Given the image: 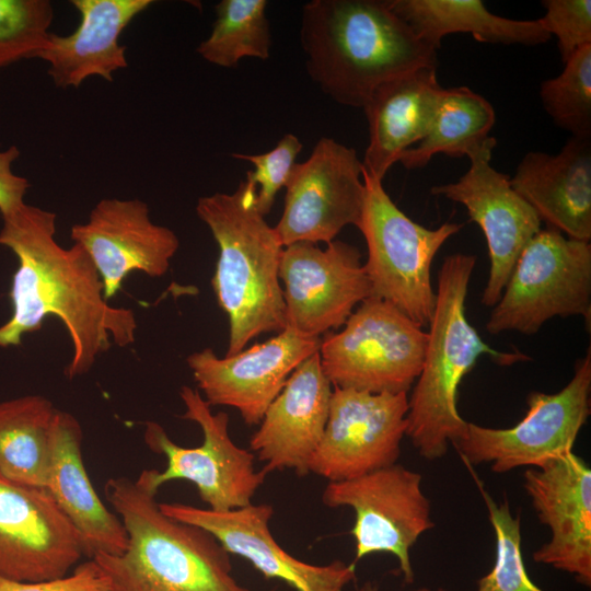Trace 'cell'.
<instances>
[{"label":"cell","mask_w":591,"mask_h":591,"mask_svg":"<svg viewBox=\"0 0 591 591\" xmlns=\"http://www.w3.org/2000/svg\"><path fill=\"white\" fill-rule=\"evenodd\" d=\"M279 279L286 327L312 337L341 327L372 296L361 253L338 240L325 248L308 242L285 246Z\"/></svg>","instance_id":"14"},{"label":"cell","mask_w":591,"mask_h":591,"mask_svg":"<svg viewBox=\"0 0 591 591\" xmlns=\"http://www.w3.org/2000/svg\"><path fill=\"white\" fill-rule=\"evenodd\" d=\"M495 119L493 105L467 86L443 89L425 137L404 151L398 162L416 170L439 153L468 157L490 137Z\"/></svg>","instance_id":"28"},{"label":"cell","mask_w":591,"mask_h":591,"mask_svg":"<svg viewBox=\"0 0 591 591\" xmlns=\"http://www.w3.org/2000/svg\"><path fill=\"white\" fill-rule=\"evenodd\" d=\"M302 143L293 134H286L275 148L260 154L233 153L232 157L254 165L246 181L256 186V206L265 217L271 210L277 193L286 186Z\"/></svg>","instance_id":"33"},{"label":"cell","mask_w":591,"mask_h":591,"mask_svg":"<svg viewBox=\"0 0 591 591\" xmlns=\"http://www.w3.org/2000/svg\"><path fill=\"white\" fill-rule=\"evenodd\" d=\"M443 88L437 68H420L376 86L362 109L369 128L363 171L379 179L426 135Z\"/></svg>","instance_id":"25"},{"label":"cell","mask_w":591,"mask_h":591,"mask_svg":"<svg viewBox=\"0 0 591 591\" xmlns=\"http://www.w3.org/2000/svg\"><path fill=\"white\" fill-rule=\"evenodd\" d=\"M510 184L548 228L591 241V138L570 137L556 154L528 152Z\"/></svg>","instance_id":"22"},{"label":"cell","mask_w":591,"mask_h":591,"mask_svg":"<svg viewBox=\"0 0 591 591\" xmlns=\"http://www.w3.org/2000/svg\"><path fill=\"white\" fill-rule=\"evenodd\" d=\"M359 591H379V586L376 583H373V582H366L360 589ZM415 591H449V590H445L443 588H438L436 590H431L427 587H424V588H419Z\"/></svg>","instance_id":"37"},{"label":"cell","mask_w":591,"mask_h":591,"mask_svg":"<svg viewBox=\"0 0 591 591\" xmlns=\"http://www.w3.org/2000/svg\"><path fill=\"white\" fill-rule=\"evenodd\" d=\"M390 5L419 38L437 50L442 38L454 33H468L477 42L503 45L534 46L551 38L538 20L496 15L480 0H390Z\"/></svg>","instance_id":"26"},{"label":"cell","mask_w":591,"mask_h":591,"mask_svg":"<svg viewBox=\"0 0 591 591\" xmlns=\"http://www.w3.org/2000/svg\"><path fill=\"white\" fill-rule=\"evenodd\" d=\"M160 509L171 518L206 530L230 555L245 558L265 578L281 580L296 591H343L356 578L354 563L312 565L283 549L269 529L274 514L270 505L251 503L222 512L184 503H160Z\"/></svg>","instance_id":"20"},{"label":"cell","mask_w":591,"mask_h":591,"mask_svg":"<svg viewBox=\"0 0 591 591\" xmlns=\"http://www.w3.org/2000/svg\"><path fill=\"white\" fill-rule=\"evenodd\" d=\"M285 205L274 227L282 244H326L349 224L357 227L364 199L363 165L356 151L322 137L310 157L296 163Z\"/></svg>","instance_id":"13"},{"label":"cell","mask_w":591,"mask_h":591,"mask_svg":"<svg viewBox=\"0 0 591 591\" xmlns=\"http://www.w3.org/2000/svg\"><path fill=\"white\" fill-rule=\"evenodd\" d=\"M407 412V393L374 394L334 386L309 473L341 482L396 464Z\"/></svg>","instance_id":"12"},{"label":"cell","mask_w":591,"mask_h":591,"mask_svg":"<svg viewBox=\"0 0 591 591\" xmlns=\"http://www.w3.org/2000/svg\"><path fill=\"white\" fill-rule=\"evenodd\" d=\"M256 186L242 181L231 194L198 198L196 213L209 228L219 256L211 279L229 320L225 356L243 350L260 334L286 328L279 266L283 246L256 206Z\"/></svg>","instance_id":"4"},{"label":"cell","mask_w":591,"mask_h":591,"mask_svg":"<svg viewBox=\"0 0 591 591\" xmlns=\"http://www.w3.org/2000/svg\"><path fill=\"white\" fill-rule=\"evenodd\" d=\"M494 529L496 556L491 570L477 581L476 591H544L530 578L521 549L520 515L514 517L507 499L497 503L477 482Z\"/></svg>","instance_id":"31"},{"label":"cell","mask_w":591,"mask_h":591,"mask_svg":"<svg viewBox=\"0 0 591 591\" xmlns=\"http://www.w3.org/2000/svg\"><path fill=\"white\" fill-rule=\"evenodd\" d=\"M179 396L185 406L182 418L196 422L204 440L199 447L184 448L172 441L159 424L146 422L143 439L147 447L166 457V468L157 473V485L190 482L200 499L213 511L251 505L267 473L255 468L253 452L232 441L227 413L212 414L201 393L190 386H182Z\"/></svg>","instance_id":"10"},{"label":"cell","mask_w":591,"mask_h":591,"mask_svg":"<svg viewBox=\"0 0 591 591\" xmlns=\"http://www.w3.org/2000/svg\"><path fill=\"white\" fill-rule=\"evenodd\" d=\"M85 556L82 536L45 488L0 474V577L45 581Z\"/></svg>","instance_id":"16"},{"label":"cell","mask_w":591,"mask_h":591,"mask_svg":"<svg viewBox=\"0 0 591 591\" xmlns=\"http://www.w3.org/2000/svg\"><path fill=\"white\" fill-rule=\"evenodd\" d=\"M320 337L286 327L264 343L218 357L209 347L186 361L209 406L237 409L246 425H258L293 370L318 351Z\"/></svg>","instance_id":"17"},{"label":"cell","mask_w":591,"mask_h":591,"mask_svg":"<svg viewBox=\"0 0 591 591\" xmlns=\"http://www.w3.org/2000/svg\"><path fill=\"white\" fill-rule=\"evenodd\" d=\"M363 182L364 199L357 228L368 248L363 266L372 296L392 303L420 327L428 326L436 305L433 258L463 224L445 222L437 229L425 228L393 202L382 179L363 171Z\"/></svg>","instance_id":"6"},{"label":"cell","mask_w":591,"mask_h":591,"mask_svg":"<svg viewBox=\"0 0 591 591\" xmlns=\"http://www.w3.org/2000/svg\"><path fill=\"white\" fill-rule=\"evenodd\" d=\"M53 19L48 0H0V68L38 58L49 42Z\"/></svg>","instance_id":"32"},{"label":"cell","mask_w":591,"mask_h":591,"mask_svg":"<svg viewBox=\"0 0 591 591\" xmlns=\"http://www.w3.org/2000/svg\"><path fill=\"white\" fill-rule=\"evenodd\" d=\"M545 14L537 19L544 30L556 36L565 63L581 47L591 44L590 0H543Z\"/></svg>","instance_id":"34"},{"label":"cell","mask_w":591,"mask_h":591,"mask_svg":"<svg viewBox=\"0 0 591 591\" xmlns=\"http://www.w3.org/2000/svg\"><path fill=\"white\" fill-rule=\"evenodd\" d=\"M265 0H221L215 7L210 35L197 47L206 61L236 67L242 58L266 60L270 56L271 34Z\"/></svg>","instance_id":"29"},{"label":"cell","mask_w":591,"mask_h":591,"mask_svg":"<svg viewBox=\"0 0 591 591\" xmlns=\"http://www.w3.org/2000/svg\"><path fill=\"white\" fill-rule=\"evenodd\" d=\"M524 417L510 428L468 422L454 447L466 463L490 465L502 474L522 466L537 467L572 452L591 413V348L575 364L571 380L556 393L531 392Z\"/></svg>","instance_id":"9"},{"label":"cell","mask_w":591,"mask_h":591,"mask_svg":"<svg viewBox=\"0 0 591 591\" xmlns=\"http://www.w3.org/2000/svg\"><path fill=\"white\" fill-rule=\"evenodd\" d=\"M591 323V244L542 229L521 252L486 329L532 335L555 316Z\"/></svg>","instance_id":"8"},{"label":"cell","mask_w":591,"mask_h":591,"mask_svg":"<svg viewBox=\"0 0 591 591\" xmlns=\"http://www.w3.org/2000/svg\"><path fill=\"white\" fill-rule=\"evenodd\" d=\"M70 237L89 254L107 301L132 271L164 276L179 247L175 232L151 221L148 205L137 198L101 199L84 223L71 227Z\"/></svg>","instance_id":"18"},{"label":"cell","mask_w":591,"mask_h":591,"mask_svg":"<svg viewBox=\"0 0 591 591\" xmlns=\"http://www.w3.org/2000/svg\"><path fill=\"white\" fill-rule=\"evenodd\" d=\"M21 152L16 146H10L5 150H0V213L9 215L20 208L25 201L24 196L30 187L28 181L16 175L13 163L19 159Z\"/></svg>","instance_id":"36"},{"label":"cell","mask_w":591,"mask_h":591,"mask_svg":"<svg viewBox=\"0 0 591 591\" xmlns=\"http://www.w3.org/2000/svg\"><path fill=\"white\" fill-rule=\"evenodd\" d=\"M497 144L489 137L470 154V167L456 182L432 186L430 193L463 205L482 229L490 260L482 294L485 306L500 299L512 269L526 244L542 230L534 209L513 189L510 177L490 164Z\"/></svg>","instance_id":"15"},{"label":"cell","mask_w":591,"mask_h":591,"mask_svg":"<svg viewBox=\"0 0 591 591\" xmlns=\"http://www.w3.org/2000/svg\"><path fill=\"white\" fill-rule=\"evenodd\" d=\"M339 332L321 337L318 356L333 386L408 393L424 362L428 334L392 303L363 300Z\"/></svg>","instance_id":"7"},{"label":"cell","mask_w":591,"mask_h":591,"mask_svg":"<svg viewBox=\"0 0 591 591\" xmlns=\"http://www.w3.org/2000/svg\"><path fill=\"white\" fill-rule=\"evenodd\" d=\"M80 15L74 32L51 33L38 59L49 65L57 88H79L88 78L113 81L117 70L128 67L126 46L119 44L124 30L147 10L152 0H72Z\"/></svg>","instance_id":"23"},{"label":"cell","mask_w":591,"mask_h":591,"mask_svg":"<svg viewBox=\"0 0 591 591\" xmlns=\"http://www.w3.org/2000/svg\"><path fill=\"white\" fill-rule=\"evenodd\" d=\"M475 264V256L456 253L443 259L439 271L422 368L406 416V437L426 460L444 456L464 438L468 421L457 410L459 385L482 355L500 366L530 359L519 350L493 349L470 324L465 300Z\"/></svg>","instance_id":"5"},{"label":"cell","mask_w":591,"mask_h":591,"mask_svg":"<svg viewBox=\"0 0 591 591\" xmlns=\"http://www.w3.org/2000/svg\"><path fill=\"white\" fill-rule=\"evenodd\" d=\"M523 486L551 538L532 558L591 586V470L573 452L530 467Z\"/></svg>","instance_id":"19"},{"label":"cell","mask_w":591,"mask_h":591,"mask_svg":"<svg viewBox=\"0 0 591 591\" xmlns=\"http://www.w3.org/2000/svg\"><path fill=\"white\" fill-rule=\"evenodd\" d=\"M0 246L18 258L9 292L12 314L0 326V348L16 347L25 334L39 331L46 316H56L68 332L72 357L68 379L88 373L112 344L136 340L132 310L105 300L100 275L86 251L55 240V212L24 202L1 216Z\"/></svg>","instance_id":"1"},{"label":"cell","mask_w":591,"mask_h":591,"mask_svg":"<svg viewBox=\"0 0 591 591\" xmlns=\"http://www.w3.org/2000/svg\"><path fill=\"white\" fill-rule=\"evenodd\" d=\"M0 591H109L106 578L90 559L71 576L45 581H18L0 577Z\"/></svg>","instance_id":"35"},{"label":"cell","mask_w":591,"mask_h":591,"mask_svg":"<svg viewBox=\"0 0 591 591\" xmlns=\"http://www.w3.org/2000/svg\"><path fill=\"white\" fill-rule=\"evenodd\" d=\"M542 105L570 137L591 138V44L578 49L563 71L540 86Z\"/></svg>","instance_id":"30"},{"label":"cell","mask_w":591,"mask_h":591,"mask_svg":"<svg viewBox=\"0 0 591 591\" xmlns=\"http://www.w3.org/2000/svg\"><path fill=\"white\" fill-rule=\"evenodd\" d=\"M157 473L146 468L135 479L105 483L128 536L124 553L91 558L109 591H250L233 577L230 554L215 536L161 511Z\"/></svg>","instance_id":"2"},{"label":"cell","mask_w":591,"mask_h":591,"mask_svg":"<svg viewBox=\"0 0 591 591\" xmlns=\"http://www.w3.org/2000/svg\"><path fill=\"white\" fill-rule=\"evenodd\" d=\"M332 391L318 351L293 370L250 439V451L267 474L283 470L309 474L310 459L326 426Z\"/></svg>","instance_id":"21"},{"label":"cell","mask_w":591,"mask_h":591,"mask_svg":"<svg viewBox=\"0 0 591 591\" xmlns=\"http://www.w3.org/2000/svg\"><path fill=\"white\" fill-rule=\"evenodd\" d=\"M300 42L310 78L338 104L362 108L381 83L437 68V49L397 16L390 0H312Z\"/></svg>","instance_id":"3"},{"label":"cell","mask_w":591,"mask_h":591,"mask_svg":"<svg viewBox=\"0 0 591 591\" xmlns=\"http://www.w3.org/2000/svg\"><path fill=\"white\" fill-rule=\"evenodd\" d=\"M421 479L419 473L393 464L352 479L328 482L323 503L355 511L350 531L356 544L354 564L371 554L389 553L396 557L404 582H414L410 549L434 526Z\"/></svg>","instance_id":"11"},{"label":"cell","mask_w":591,"mask_h":591,"mask_svg":"<svg viewBox=\"0 0 591 591\" xmlns=\"http://www.w3.org/2000/svg\"><path fill=\"white\" fill-rule=\"evenodd\" d=\"M57 408L38 394L0 402V474L46 489Z\"/></svg>","instance_id":"27"},{"label":"cell","mask_w":591,"mask_h":591,"mask_svg":"<svg viewBox=\"0 0 591 591\" xmlns=\"http://www.w3.org/2000/svg\"><path fill=\"white\" fill-rule=\"evenodd\" d=\"M83 431L70 413L57 409L46 489L82 536L85 556L119 555L128 544L119 517L96 494L82 459Z\"/></svg>","instance_id":"24"}]
</instances>
